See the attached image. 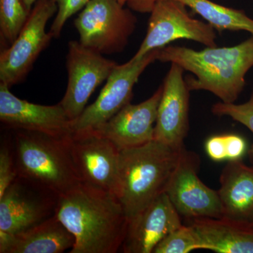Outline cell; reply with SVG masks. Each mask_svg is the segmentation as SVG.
Segmentation results:
<instances>
[{
	"mask_svg": "<svg viewBox=\"0 0 253 253\" xmlns=\"http://www.w3.org/2000/svg\"><path fill=\"white\" fill-rule=\"evenodd\" d=\"M54 215L74 236L71 253H118L129 223L117 196L83 181L59 196Z\"/></svg>",
	"mask_w": 253,
	"mask_h": 253,
	"instance_id": "cell-1",
	"label": "cell"
},
{
	"mask_svg": "<svg viewBox=\"0 0 253 253\" xmlns=\"http://www.w3.org/2000/svg\"><path fill=\"white\" fill-rule=\"evenodd\" d=\"M158 61L174 63L196 76L185 81L190 91L206 90L221 102L234 103L244 90L246 76L253 67V36L230 47H207L196 51L185 46L160 49Z\"/></svg>",
	"mask_w": 253,
	"mask_h": 253,
	"instance_id": "cell-2",
	"label": "cell"
},
{
	"mask_svg": "<svg viewBox=\"0 0 253 253\" xmlns=\"http://www.w3.org/2000/svg\"><path fill=\"white\" fill-rule=\"evenodd\" d=\"M184 148L154 139L142 146L121 150L117 198L128 221L166 192Z\"/></svg>",
	"mask_w": 253,
	"mask_h": 253,
	"instance_id": "cell-3",
	"label": "cell"
},
{
	"mask_svg": "<svg viewBox=\"0 0 253 253\" xmlns=\"http://www.w3.org/2000/svg\"><path fill=\"white\" fill-rule=\"evenodd\" d=\"M11 137L18 176L61 196L81 183L70 136L55 137L37 131L12 129Z\"/></svg>",
	"mask_w": 253,
	"mask_h": 253,
	"instance_id": "cell-4",
	"label": "cell"
},
{
	"mask_svg": "<svg viewBox=\"0 0 253 253\" xmlns=\"http://www.w3.org/2000/svg\"><path fill=\"white\" fill-rule=\"evenodd\" d=\"M136 23L131 9L117 0H89L74 21L80 42L103 55L122 52Z\"/></svg>",
	"mask_w": 253,
	"mask_h": 253,
	"instance_id": "cell-5",
	"label": "cell"
},
{
	"mask_svg": "<svg viewBox=\"0 0 253 253\" xmlns=\"http://www.w3.org/2000/svg\"><path fill=\"white\" fill-rule=\"evenodd\" d=\"M54 0H39L14 42L0 54V83L11 87L26 79L52 39L46 26L57 12Z\"/></svg>",
	"mask_w": 253,
	"mask_h": 253,
	"instance_id": "cell-6",
	"label": "cell"
},
{
	"mask_svg": "<svg viewBox=\"0 0 253 253\" xmlns=\"http://www.w3.org/2000/svg\"><path fill=\"white\" fill-rule=\"evenodd\" d=\"M150 14L146 37L132 59H140L179 39L197 42L207 47L217 46L214 28L191 17L180 1L159 0Z\"/></svg>",
	"mask_w": 253,
	"mask_h": 253,
	"instance_id": "cell-7",
	"label": "cell"
},
{
	"mask_svg": "<svg viewBox=\"0 0 253 253\" xmlns=\"http://www.w3.org/2000/svg\"><path fill=\"white\" fill-rule=\"evenodd\" d=\"M160 49L150 51L140 59L116 65L96 101L73 121V133L94 130L130 104L134 85L146 68L157 60Z\"/></svg>",
	"mask_w": 253,
	"mask_h": 253,
	"instance_id": "cell-8",
	"label": "cell"
},
{
	"mask_svg": "<svg viewBox=\"0 0 253 253\" xmlns=\"http://www.w3.org/2000/svg\"><path fill=\"white\" fill-rule=\"evenodd\" d=\"M117 64L83 45L80 41L68 42L67 89L59 104L71 121L81 116L91 95L103 82L106 81Z\"/></svg>",
	"mask_w": 253,
	"mask_h": 253,
	"instance_id": "cell-9",
	"label": "cell"
},
{
	"mask_svg": "<svg viewBox=\"0 0 253 253\" xmlns=\"http://www.w3.org/2000/svg\"><path fill=\"white\" fill-rule=\"evenodd\" d=\"M200 166L201 159L198 154L184 147L166 193L178 213L186 219L222 217L218 191L208 187L199 179Z\"/></svg>",
	"mask_w": 253,
	"mask_h": 253,
	"instance_id": "cell-10",
	"label": "cell"
},
{
	"mask_svg": "<svg viewBox=\"0 0 253 253\" xmlns=\"http://www.w3.org/2000/svg\"><path fill=\"white\" fill-rule=\"evenodd\" d=\"M69 144L83 182L117 196L121 150L94 131L73 133Z\"/></svg>",
	"mask_w": 253,
	"mask_h": 253,
	"instance_id": "cell-11",
	"label": "cell"
},
{
	"mask_svg": "<svg viewBox=\"0 0 253 253\" xmlns=\"http://www.w3.org/2000/svg\"><path fill=\"white\" fill-rule=\"evenodd\" d=\"M58 198L17 176L0 197V230L18 234L52 217Z\"/></svg>",
	"mask_w": 253,
	"mask_h": 253,
	"instance_id": "cell-12",
	"label": "cell"
},
{
	"mask_svg": "<svg viewBox=\"0 0 253 253\" xmlns=\"http://www.w3.org/2000/svg\"><path fill=\"white\" fill-rule=\"evenodd\" d=\"M0 83V121L11 129L37 131L55 137L73 134V121L61 104L44 106L19 99Z\"/></svg>",
	"mask_w": 253,
	"mask_h": 253,
	"instance_id": "cell-13",
	"label": "cell"
},
{
	"mask_svg": "<svg viewBox=\"0 0 253 253\" xmlns=\"http://www.w3.org/2000/svg\"><path fill=\"white\" fill-rule=\"evenodd\" d=\"M184 70L171 63L163 83L158 106L154 139L175 148L184 146L189 129L190 91L184 78Z\"/></svg>",
	"mask_w": 253,
	"mask_h": 253,
	"instance_id": "cell-14",
	"label": "cell"
},
{
	"mask_svg": "<svg viewBox=\"0 0 253 253\" xmlns=\"http://www.w3.org/2000/svg\"><path fill=\"white\" fill-rule=\"evenodd\" d=\"M163 89L161 84L146 101L126 105L109 121L90 131L107 138L120 150L137 147L154 140V124Z\"/></svg>",
	"mask_w": 253,
	"mask_h": 253,
	"instance_id": "cell-15",
	"label": "cell"
},
{
	"mask_svg": "<svg viewBox=\"0 0 253 253\" xmlns=\"http://www.w3.org/2000/svg\"><path fill=\"white\" fill-rule=\"evenodd\" d=\"M182 225L180 214L166 192L128 223L121 251L124 253H153L164 238Z\"/></svg>",
	"mask_w": 253,
	"mask_h": 253,
	"instance_id": "cell-16",
	"label": "cell"
},
{
	"mask_svg": "<svg viewBox=\"0 0 253 253\" xmlns=\"http://www.w3.org/2000/svg\"><path fill=\"white\" fill-rule=\"evenodd\" d=\"M201 242V250L217 253H253V223L226 217L186 219Z\"/></svg>",
	"mask_w": 253,
	"mask_h": 253,
	"instance_id": "cell-17",
	"label": "cell"
},
{
	"mask_svg": "<svg viewBox=\"0 0 253 253\" xmlns=\"http://www.w3.org/2000/svg\"><path fill=\"white\" fill-rule=\"evenodd\" d=\"M74 244V236L55 215L18 234L0 230L1 253H61Z\"/></svg>",
	"mask_w": 253,
	"mask_h": 253,
	"instance_id": "cell-18",
	"label": "cell"
},
{
	"mask_svg": "<svg viewBox=\"0 0 253 253\" xmlns=\"http://www.w3.org/2000/svg\"><path fill=\"white\" fill-rule=\"evenodd\" d=\"M219 182L223 217L253 223V167L241 161H229Z\"/></svg>",
	"mask_w": 253,
	"mask_h": 253,
	"instance_id": "cell-19",
	"label": "cell"
},
{
	"mask_svg": "<svg viewBox=\"0 0 253 253\" xmlns=\"http://www.w3.org/2000/svg\"><path fill=\"white\" fill-rule=\"evenodd\" d=\"M189 7L219 31H244L253 36V19L244 11L226 7L211 0H175Z\"/></svg>",
	"mask_w": 253,
	"mask_h": 253,
	"instance_id": "cell-20",
	"label": "cell"
},
{
	"mask_svg": "<svg viewBox=\"0 0 253 253\" xmlns=\"http://www.w3.org/2000/svg\"><path fill=\"white\" fill-rule=\"evenodd\" d=\"M30 14L21 0H0L1 40L11 45L22 30Z\"/></svg>",
	"mask_w": 253,
	"mask_h": 253,
	"instance_id": "cell-21",
	"label": "cell"
},
{
	"mask_svg": "<svg viewBox=\"0 0 253 253\" xmlns=\"http://www.w3.org/2000/svg\"><path fill=\"white\" fill-rule=\"evenodd\" d=\"M195 250H201V240L192 226L182 224L164 238L153 253H189Z\"/></svg>",
	"mask_w": 253,
	"mask_h": 253,
	"instance_id": "cell-22",
	"label": "cell"
},
{
	"mask_svg": "<svg viewBox=\"0 0 253 253\" xmlns=\"http://www.w3.org/2000/svg\"><path fill=\"white\" fill-rule=\"evenodd\" d=\"M212 113L217 116H228L249 128L253 134V94L247 102L242 104L219 102L212 106ZM249 156L253 163V144L249 150Z\"/></svg>",
	"mask_w": 253,
	"mask_h": 253,
	"instance_id": "cell-23",
	"label": "cell"
},
{
	"mask_svg": "<svg viewBox=\"0 0 253 253\" xmlns=\"http://www.w3.org/2000/svg\"><path fill=\"white\" fill-rule=\"evenodd\" d=\"M18 176L11 137L4 139L0 149V197Z\"/></svg>",
	"mask_w": 253,
	"mask_h": 253,
	"instance_id": "cell-24",
	"label": "cell"
},
{
	"mask_svg": "<svg viewBox=\"0 0 253 253\" xmlns=\"http://www.w3.org/2000/svg\"><path fill=\"white\" fill-rule=\"evenodd\" d=\"M57 12L50 28L49 33L54 38H59L65 24L73 15L84 9L89 0H54Z\"/></svg>",
	"mask_w": 253,
	"mask_h": 253,
	"instance_id": "cell-25",
	"label": "cell"
},
{
	"mask_svg": "<svg viewBox=\"0 0 253 253\" xmlns=\"http://www.w3.org/2000/svg\"><path fill=\"white\" fill-rule=\"evenodd\" d=\"M226 160L229 161H241L247 151V144L242 136L237 134H226Z\"/></svg>",
	"mask_w": 253,
	"mask_h": 253,
	"instance_id": "cell-26",
	"label": "cell"
},
{
	"mask_svg": "<svg viewBox=\"0 0 253 253\" xmlns=\"http://www.w3.org/2000/svg\"><path fill=\"white\" fill-rule=\"evenodd\" d=\"M206 151L212 161L221 162L226 160V149L224 135L211 136L206 143Z\"/></svg>",
	"mask_w": 253,
	"mask_h": 253,
	"instance_id": "cell-27",
	"label": "cell"
},
{
	"mask_svg": "<svg viewBox=\"0 0 253 253\" xmlns=\"http://www.w3.org/2000/svg\"><path fill=\"white\" fill-rule=\"evenodd\" d=\"M159 0H127L126 5L132 11L141 14L151 13Z\"/></svg>",
	"mask_w": 253,
	"mask_h": 253,
	"instance_id": "cell-28",
	"label": "cell"
},
{
	"mask_svg": "<svg viewBox=\"0 0 253 253\" xmlns=\"http://www.w3.org/2000/svg\"><path fill=\"white\" fill-rule=\"evenodd\" d=\"M23 5H24L26 9L28 10L29 12H31L32 9L33 8V5L36 4L37 1L39 0H21Z\"/></svg>",
	"mask_w": 253,
	"mask_h": 253,
	"instance_id": "cell-29",
	"label": "cell"
},
{
	"mask_svg": "<svg viewBox=\"0 0 253 253\" xmlns=\"http://www.w3.org/2000/svg\"><path fill=\"white\" fill-rule=\"evenodd\" d=\"M117 1H119L121 4H122L123 5H126V1H127V0H117Z\"/></svg>",
	"mask_w": 253,
	"mask_h": 253,
	"instance_id": "cell-30",
	"label": "cell"
}]
</instances>
